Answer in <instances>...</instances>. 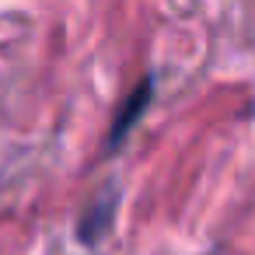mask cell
<instances>
[{
  "mask_svg": "<svg viewBox=\"0 0 255 255\" xmlns=\"http://www.w3.org/2000/svg\"><path fill=\"white\" fill-rule=\"evenodd\" d=\"M147 102H150V81H143V84H140V88L133 91V98L126 102V109H123V116L116 119V129H112V143L126 136V129H129V126L136 123V116H140V109H143Z\"/></svg>",
  "mask_w": 255,
  "mask_h": 255,
  "instance_id": "1",
  "label": "cell"
}]
</instances>
